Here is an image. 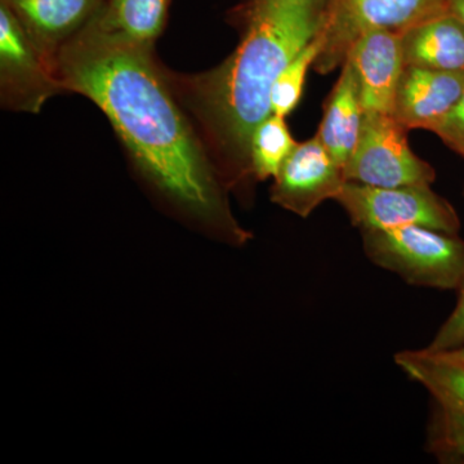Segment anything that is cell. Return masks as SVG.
<instances>
[{
	"mask_svg": "<svg viewBox=\"0 0 464 464\" xmlns=\"http://www.w3.org/2000/svg\"><path fill=\"white\" fill-rule=\"evenodd\" d=\"M438 355L445 357V359L450 360V362L464 365V346L457 348V350L448 351V353H438Z\"/></svg>",
	"mask_w": 464,
	"mask_h": 464,
	"instance_id": "cell-22",
	"label": "cell"
},
{
	"mask_svg": "<svg viewBox=\"0 0 464 464\" xmlns=\"http://www.w3.org/2000/svg\"><path fill=\"white\" fill-rule=\"evenodd\" d=\"M463 197H464V186H463Z\"/></svg>",
	"mask_w": 464,
	"mask_h": 464,
	"instance_id": "cell-23",
	"label": "cell"
},
{
	"mask_svg": "<svg viewBox=\"0 0 464 464\" xmlns=\"http://www.w3.org/2000/svg\"><path fill=\"white\" fill-rule=\"evenodd\" d=\"M464 92V70L405 65L400 75L392 116L406 130L432 132L456 108Z\"/></svg>",
	"mask_w": 464,
	"mask_h": 464,
	"instance_id": "cell-9",
	"label": "cell"
},
{
	"mask_svg": "<svg viewBox=\"0 0 464 464\" xmlns=\"http://www.w3.org/2000/svg\"><path fill=\"white\" fill-rule=\"evenodd\" d=\"M362 232L365 257L408 285L457 290L464 280V239L424 226Z\"/></svg>",
	"mask_w": 464,
	"mask_h": 464,
	"instance_id": "cell-3",
	"label": "cell"
},
{
	"mask_svg": "<svg viewBox=\"0 0 464 464\" xmlns=\"http://www.w3.org/2000/svg\"><path fill=\"white\" fill-rule=\"evenodd\" d=\"M364 112L392 115L393 97L402 69L401 36L391 30H372L348 53Z\"/></svg>",
	"mask_w": 464,
	"mask_h": 464,
	"instance_id": "cell-10",
	"label": "cell"
},
{
	"mask_svg": "<svg viewBox=\"0 0 464 464\" xmlns=\"http://www.w3.org/2000/svg\"><path fill=\"white\" fill-rule=\"evenodd\" d=\"M323 41L319 33L306 47L304 48L295 60L285 67V70L275 82L271 92V109L273 114L286 118L301 101L304 93V82L308 69H313L314 63L322 51Z\"/></svg>",
	"mask_w": 464,
	"mask_h": 464,
	"instance_id": "cell-18",
	"label": "cell"
},
{
	"mask_svg": "<svg viewBox=\"0 0 464 464\" xmlns=\"http://www.w3.org/2000/svg\"><path fill=\"white\" fill-rule=\"evenodd\" d=\"M441 142L464 160V92L456 108L432 130Z\"/></svg>",
	"mask_w": 464,
	"mask_h": 464,
	"instance_id": "cell-20",
	"label": "cell"
},
{
	"mask_svg": "<svg viewBox=\"0 0 464 464\" xmlns=\"http://www.w3.org/2000/svg\"><path fill=\"white\" fill-rule=\"evenodd\" d=\"M297 145L284 116L271 114L265 119L250 141V172L255 182L274 179Z\"/></svg>",
	"mask_w": 464,
	"mask_h": 464,
	"instance_id": "cell-16",
	"label": "cell"
},
{
	"mask_svg": "<svg viewBox=\"0 0 464 464\" xmlns=\"http://www.w3.org/2000/svg\"><path fill=\"white\" fill-rule=\"evenodd\" d=\"M65 93L50 63L0 3V102L12 111L38 114L51 97Z\"/></svg>",
	"mask_w": 464,
	"mask_h": 464,
	"instance_id": "cell-7",
	"label": "cell"
},
{
	"mask_svg": "<svg viewBox=\"0 0 464 464\" xmlns=\"http://www.w3.org/2000/svg\"><path fill=\"white\" fill-rule=\"evenodd\" d=\"M172 0H105L88 26L124 41L154 47Z\"/></svg>",
	"mask_w": 464,
	"mask_h": 464,
	"instance_id": "cell-14",
	"label": "cell"
},
{
	"mask_svg": "<svg viewBox=\"0 0 464 464\" xmlns=\"http://www.w3.org/2000/svg\"><path fill=\"white\" fill-rule=\"evenodd\" d=\"M408 132L392 115L364 112L359 141L343 168L344 181L374 188L432 185L436 170L414 154Z\"/></svg>",
	"mask_w": 464,
	"mask_h": 464,
	"instance_id": "cell-6",
	"label": "cell"
},
{
	"mask_svg": "<svg viewBox=\"0 0 464 464\" xmlns=\"http://www.w3.org/2000/svg\"><path fill=\"white\" fill-rule=\"evenodd\" d=\"M362 115L355 72L346 61L337 83L324 103L322 123L315 134L342 168L346 166L359 141Z\"/></svg>",
	"mask_w": 464,
	"mask_h": 464,
	"instance_id": "cell-13",
	"label": "cell"
},
{
	"mask_svg": "<svg viewBox=\"0 0 464 464\" xmlns=\"http://www.w3.org/2000/svg\"><path fill=\"white\" fill-rule=\"evenodd\" d=\"M445 12L447 0H326L319 32L323 47L313 70L328 75L343 66L353 45L372 30L400 34Z\"/></svg>",
	"mask_w": 464,
	"mask_h": 464,
	"instance_id": "cell-4",
	"label": "cell"
},
{
	"mask_svg": "<svg viewBox=\"0 0 464 464\" xmlns=\"http://www.w3.org/2000/svg\"><path fill=\"white\" fill-rule=\"evenodd\" d=\"M448 11L464 25V0H447Z\"/></svg>",
	"mask_w": 464,
	"mask_h": 464,
	"instance_id": "cell-21",
	"label": "cell"
},
{
	"mask_svg": "<svg viewBox=\"0 0 464 464\" xmlns=\"http://www.w3.org/2000/svg\"><path fill=\"white\" fill-rule=\"evenodd\" d=\"M431 186L374 188L344 182L334 201L360 231L417 225L459 234L462 224L456 208L433 191Z\"/></svg>",
	"mask_w": 464,
	"mask_h": 464,
	"instance_id": "cell-5",
	"label": "cell"
},
{
	"mask_svg": "<svg viewBox=\"0 0 464 464\" xmlns=\"http://www.w3.org/2000/svg\"><path fill=\"white\" fill-rule=\"evenodd\" d=\"M457 292L456 307L440 326L432 341L423 348L427 353H448L464 346V280Z\"/></svg>",
	"mask_w": 464,
	"mask_h": 464,
	"instance_id": "cell-19",
	"label": "cell"
},
{
	"mask_svg": "<svg viewBox=\"0 0 464 464\" xmlns=\"http://www.w3.org/2000/svg\"><path fill=\"white\" fill-rule=\"evenodd\" d=\"M404 65L464 70V25L450 12L400 33Z\"/></svg>",
	"mask_w": 464,
	"mask_h": 464,
	"instance_id": "cell-12",
	"label": "cell"
},
{
	"mask_svg": "<svg viewBox=\"0 0 464 464\" xmlns=\"http://www.w3.org/2000/svg\"><path fill=\"white\" fill-rule=\"evenodd\" d=\"M53 72L65 93L87 97L106 115L169 215L226 246L249 243L253 235L232 213L230 191L154 47L85 25L58 52Z\"/></svg>",
	"mask_w": 464,
	"mask_h": 464,
	"instance_id": "cell-1",
	"label": "cell"
},
{
	"mask_svg": "<svg viewBox=\"0 0 464 464\" xmlns=\"http://www.w3.org/2000/svg\"><path fill=\"white\" fill-rule=\"evenodd\" d=\"M426 450L440 463L464 464V406L431 396Z\"/></svg>",
	"mask_w": 464,
	"mask_h": 464,
	"instance_id": "cell-17",
	"label": "cell"
},
{
	"mask_svg": "<svg viewBox=\"0 0 464 464\" xmlns=\"http://www.w3.org/2000/svg\"><path fill=\"white\" fill-rule=\"evenodd\" d=\"M393 359L411 381L429 391L430 396L464 406V365L426 353L423 348L400 351Z\"/></svg>",
	"mask_w": 464,
	"mask_h": 464,
	"instance_id": "cell-15",
	"label": "cell"
},
{
	"mask_svg": "<svg viewBox=\"0 0 464 464\" xmlns=\"http://www.w3.org/2000/svg\"><path fill=\"white\" fill-rule=\"evenodd\" d=\"M343 168L316 136L298 142L271 186V201L307 218L324 201L334 200L344 185Z\"/></svg>",
	"mask_w": 464,
	"mask_h": 464,
	"instance_id": "cell-8",
	"label": "cell"
},
{
	"mask_svg": "<svg viewBox=\"0 0 464 464\" xmlns=\"http://www.w3.org/2000/svg\"><path fill=\"white\" fill-rule=\"evenodd\" d=\"M103 2L105 0H0L17 18L52 70L61 48L84 29Z\"/></svg>",
	"mask_w": 464,
	"mask_h": 464,
	"instance_id": "cell-11",
	"label": "cell"
},
{
	"mask_svg": "<svg viewBox=\"0 0 464 464\" xmlns=\"http://www.w3.org/2000/svg\"><path fill=\"white\" fill-rule=\"evenodd\" d=\"M326 0H240L230 12L240 41L221 65L200 74H169L228 191L255 182L250 141L273 114L275 82L323 24Z\"/></svg>",
	"mask_w": 464,
	"mask_h": 464,
	"instance_id": "cell-2",
	"label": "cell"
}]
</instances>
